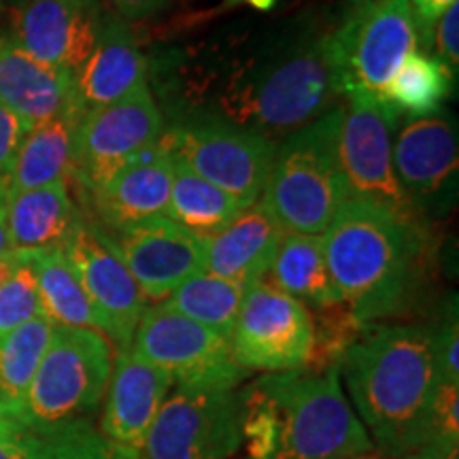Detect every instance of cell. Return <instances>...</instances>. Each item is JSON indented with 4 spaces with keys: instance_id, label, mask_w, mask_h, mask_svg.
Wrapping results in <instances>:
<instances>
[{
    "instance_id": "cell-35",
    "label": "cell",
    "mask_w": 459,
    "mask_h": 459,
    "mask_svg": "<svg viewBox=\"0 0 459 459\" xmlns=\"http://www.w3.org/2000/svg\"><path fill=\"white\" fill-rule=\"evenodd\" d=\"M428 54L440 60L457 77L459 68V4H453L434 22L429 30Z\"/></svg>"
},
{
    "instance_id": "cell-14",
    "label": "cell",
    "mask_w": 459,
    "mask_h": 459,
    "mask_svg": "<svg viewBox=\"0 0 459 459\" xmlns=\"http://www.w3.org/2000/svg\"><path fill=\"white\" fill-rule=\"evenodd\" d=\"M62 254L99 315L100 334L111 338L117 351H128L147 300L105 230L79 215Z\"/></svg>"
},
{
    "instance_id": "cell-36",
    "label": "cell",
    "mask_w": 459,
    "mask_h": 459,
    "mask_svg": "<svg viewBox=\"0 0 459 459\" xmlns=\"http://www.w3.org/2000/svg\"><path fill=\"white\" fill-rule=\"evenodd\" d=\"M28 130H30V126L0 102V183L9 186L11 170H13L15 158Z\"/></svg>"
},
{
    "instance_id": "cell-15",
    "label": "cell",
    "mask_w": 459,
    "mask_h": 459,
    "mask_svg": "<svg viewBox=\"0 0 459 459\" xmlns=\"http://www.w3.org/2000/svg\"><path fill=\"white\" fill-rule=\"evenodd\" d=\"M145 300L164 302L187 279L204 273V238L166 217L107 232Z\"/></svg>"
},
{
    "instance_id": "cell-32",
    "label": "cell",
    "mask_w": 459,
    "mask_h": 459,
    "mask_svg": "<svg viewBox=\"0 0 459 459\" xmlns=\"http://www.w3.org/2000/svg\"><path fill=\"white\" fill-rule=\"evenodd\" d=\"M39 315H43V308L37 279L26 257L20 255L15 273L0 285V341Z\"/></svg>"
},
{
    "instance_id": "cell-22",
    "label": "cell",
    "mask_w": 459,
    "mask_h": 459,
    "mask_svg": "<svg viewBox=\"0 0 459 459\" xmlns=\"http://www.w3.org/2000/svg\"><path fill=\"white\" fill-rule=\"evenodd\" d=\"M0 102L34 128L74 105V74L32 57L0 37Z\"/></svg>"
},
{
    "instance_id": "cell-41",
    "label": "cell",
    "mask_w": 459,
    "mask_h": 459,
    "mask_svg": "<svg viewBox=\"0 0 459 459\" xmlns=\"http://www.w3.org/2000/svg\"><path fill=\"white\" fill-rule=\"evenodd\" d=\"M7 237V194H0V257L9 254Z\"/></svg>"
},
{
    "instance_id": "cell-40",
    "label": "cell",
    "mask_w": 459,
    "mask_h": 459,
    "mask_svg": "<svg viewBox=\"0 0 459 459\" xmlns=\"http://www.w3.org/2000/svg\"><path fill=\"white\" fill-rule=\"evenodd\" d=\"M389 459H459V446L451 445H426L415 451L402 453Z\"/></svg>"
},
{
    "instance_id": "cell-7",
    "label": "cell",
    "mask_w": 459,
    "mask_h": 459,
    "mask_svg": "<svg viewBox=\"0 0 459 459\" xmlns=\"http://www.w3.org/2000/svg\"><path fill=\"white\" fill-rule=\"evenodd\" d=\"M338 132V162L349 198L419 221L417 204L404 192L394 169V132L400 115L387 102L364 91H347Z\"/></svg>"
},
{
    "instance_id": "cell-29",
    "label": "cell",
    "mask_w": 459,
    "mask_h": 459,
    "mask_svg": "<svg viewBox=\"0 0 459 459\" xmlns=\"http://www.w3.org/2000/svg\"><path fill=\"white\" fill-rule=\"evenodd\" d=\"M56 324L39 315L0 341V417H13L48 351Z\"/></svg>"
},
{
    "instance_id": "cell-27",
    "label": "cell",
    "mask_w": 459,
    "mask_h": 459,
    "mask_svg": "<svg viewBox=\"0 0 459 459\" xmlns=\"http://www.w3.org/2000/svg\"><path fill=\"white\" fill-rule=\"evenodd\" d=\"M37 279L43 315L56 325L100 332V321L62 249L20 254Z\"/></svg>"
},
{
    "instance_id": "cell-10",
    "label": "cell",
    "mask_w": 459,
    "mask_h": 459,
    "mask_svg": "<svg viewBox=\"0 0 459 459\" xmlns=\"http://www.w3.org/2000/svg\"><path fill=\"white\" fill-rule=\"evenodd\" d=\"M130 351L169 372L175 385L234 389L247 372L234 361L230 341L162 302L145 308Z\"/></svg>"
},
{
    "instance_id": "cell-26",
    "label": "cell",
    "mask_w": 459,
    "mask_h": 459,
    "mask_svg": "<svg viewBox=\"0 0 459 459\" xmlns=\"http://www.w3.org/2000/svg\"><path fill=\"white\" fill-rule=\"evenodd\" d=\"M243 209L247 206L240 204L237 198L211 186L187 166L172 160L170 196L164 213L166 220L177 223L194 237L206 240L230 226Z\"/></svg>"
},
{
    "instance_id": "cell-42",
    "label": "cell",
    "mask_w": 459,
    "mask_h": 459,
    "mask_svg": "<svg viewBox=\"0 0 459 459\" xmlns=\"http://www.w3.org/2000/svg\"><path fill=\"white\" fill-rule=\"evenodd\" d=\"M230 3H245L257 11H271L277 0H230Z\"/></svg>"
},
{
    "instance_id": "cell-38",
    "label": "cell",
    "mask_w": 459,
    "mask_h": 459,
    "mask_svg": "<svg viewBox=\"0 0 459 459\" xmlns=\"http://www.w3.org/2000/svg\"><path fill=\"white\" fill-rule=\"evenodd\" d=\"M412 13L417 17L419 32H421V51L428 54V43H429V30H432L434 22L438 20L445 11H449L453 4H457V0H409Z\"/></svg>"
},
{
    "instance_id": "cell-5",
    "label": "cell",
    "mask_w": 459,
    "mask_h": 459,
    "mask_svg": "<svg viewBox=\"0 0 459 459\" xmlns=\"http://www.w3.org/2000/svg\"><path fill=\"white\" fill-rule=\"evenodd\" d=\"M113 368L111 342L100 332L56 325L15 419L30 432L83 421L100 406Z\"/></svg>"
},
{
    "instance_id": "cell-4",
    "label": "cell",
    "mask_w": 459,
    "mask_h": 459,
    "mask_svg": "<svg viewBox=\"0 0 459 459\" xmlns=\"http://www.w3.org/2000/svg\"><path fill=\"white\" fill-rule=\"evenodd\" d=\"M342 107L290 134L277 147L262 203L285 234L324 237L347 187L338 162Z\"/></svg>"
},
{
    "instance_id": "cell-24",
    "label": "cell",
    "mask_w": 459,
    "mask_h": 459,
    "mask_svg": "<svg viewBox=\"0 0 459 459\" xmlns=\"http://www.w3.org/2000/svg\"><path fill=\"white\" fill-rule=\"evenodd\" d=\"M82 117L79 108L71 107L68 111L28 130L11 170L9 194L68 181L73 169L74 132Z\"/></svg>"
},
{
    "instance_id": "cell-9",
    "label": "cell",
    "mask_w": 459,
    "mask_h": 459,
    "mask_svg": "<svg viewBox=\"0 0 459 459\" xmlns=\"http://www.w3.org/2000/svg\"><path fill=\"white\" fill-rule=\"evenodd\" d=\"M342 66L344 94L364 91L381 99L383 90L415 51L421 32L409 0H370L344 17L332 32Z\"/></svg>"
},
{
    "instance_id": "cell-30",
    "label": "cell",
    "mask_w": 459,
    "mask_h": 459,
    "mask_svg": "<svg viewBox=\"0 0 459 459\" xmlns=\"http://www.w3.org/2000/svg\"><path fill=\"white\" fill-rule=\"evenodd\" d=\"M245 294L247 287L204 271L177 287L162 304L230 341Z\"/></svg>"
},
{
    "instance_id": "cell-19",
    "label": "cell",
    "mask_w": 459,
    "mask_h": 459,
    "mask_svg": "<svg viewBox=\"0 0 459 459\" xmlns=\"http://www.w3.org/2000/svg\"><path fill=\"white\" fill-rule=\"evenodd\" d=\"M394 169L415 204L438 196L457 175L455 122L445 111L411 117L394 141Z\"/></svg>"
},
{
    "instance_id": "cell-43",
    "label": "cell",
    "mask_w": 459,
    "mask_h": 459,
    "mask_svg": "<svg viewBox=\"0 0 459 459\" xmlns=\"http://www.w3.org/2000/svg\"><path fill=\"white\" fill-rule=\"evenodd\" d=\"M338 3H341V7H342L344 11H347V13H351V11L359 9L361 4L370 3V0H338Z\"/></svg>"
},
{
    "instance_id": "cell-2",
    "label": "cell",
    "mask_w": 459,
    "mask_h": 459,
    "mask_svg": "<svg viewBox=\"0 0 459 459\" xmlns=\"http://www.w3.org/2000/svg\"><path fill=\"white\" fill-rule=\"evenodd\" d=\"M338 359L355 415L389 457L423 446L436 375L426 325H366Z\"/></svg>"
},
{
    "instance_id": "cell-16",
    "label": "cell",
    "mask_w": 459,
    "mask_h": 459,
    "mask_svg": "<svg viewBox=\"0 0 459 459\" xmlns=\"http://www.w3.org/2000/svg\"><path fill=\"white\" fill-rule=\"evenodd\" d=\"M99 0H26L15 17V41L45 65L77 73L99 43Z\"/></svg>"
},
{
    "instance_id": "cell-3",
    "label": "cell",
    "mask_w": 459,
    "mask_h": 459,
    "mask_svg": "<svg viewBox=\"0 0 459 459\" xmlns=\"http://www.w3.org/2000/svg\"><path fill=\"white\" fill-rule=\"evenodd\" d=\"M330 277L361 325L394 317L417 291L423 255L421 221L347 198L324 232Z\"/></svg>"
},
{
    "instance_id": "cell-28",
    "label": "cell",
    "mask_w": 459,
    "mask_h": 459,
    "mask_svg": "<svg viewBox=\"0 0 459 459\" xmlns=\"http://www.w3.org/2000/svg\"><path fill=\"white\" fill-rule=\"evenodd\" d=\"M455 79V74L434 56L415 51L389 79L381 100L398 115L428 117L440 111L443 102L451 96Z\"/></svg>"
},
{
    "instance_id": "cell-37",
    "label": "cell",
    "mask_w": 459,
    "mask_h": 459,
    "mask_svg": "<svg viewBox=\"0 0 459 459\" xmlns=\"http://www.w3.org/2000/svg\"><path fill=\"white\" fill-rule=\"evenodd\" d=\"M34 438L15 419L0 417V459H32Z\"/></svg>"
},
{
    "instance_id": "cell-18",
    "label": "cell",
    "mask_w": 459,
    "mask_h": 459,
    "mask_svg": "<svg viewBox=\"0 0 459 459\" xmlns=\"http://www.w3.org/2000/svg\"><path fill=\"white\" fill-rule=\"evenodd\" d=\"M172 183V158L160 145L132 158L105 186L90 194L105 232L164 217Z\"/></svg>"
},
{
    "instance_id": "cell-17",
    "label": "cell",
    "mask_w": 459,
    "mask_h": 459,
    "mask_svg": "<svg viewBox=\"0 0 459 459\" xmlns=\"http://www.w3.org/2000/svg\"><path fill=\"white\" fill-rule=\"evenodd\" d=\"M175 383L169 372L130 351H119L107 383L100 432L115 443L143 451L149 429Z\"/></svg>"
},
{
    "instance_id": "cell-33",
    "label": "cell",
    "mask_w": 459,
    "mask_h": 459,
    "mask_svg": "<svg viewBox=\"0 0 459 459\" xmlns=\"http://www.w3.org/2000/svg\"><path fill=\"white\" fill-rule=\"evenodd\" d=\"M459 446V383H436L423 419V446Z\"/></svg>"
},
{
    "instance_id": "cell-1",
    "label": "cell",
    "mask_w": 459,
    "mask_h": 459,
    "mask_svg": "<svg viewBox=\"0 0 459 459\" xmlns=\"http://www.w3.org/2000/svg\"><path fill=\"white\" fill-rule=\"evenodd\" d=\"M238 398L249 459H353L375 451L338 366L262 377Z\"/></svg>"
},
{
    "instance_id": "cell-45",
    "label": "cell",
    "mask_w": 459,
    "mask_h": 459,
    "mask_svg": "<svg viewBox=\"0 0 459 459\" xmlns=\"http://www.w3.org/2000/svg\"><path fill=\"white\" fill-rule=\"evenodd\" d=\"M0 194H9V186H7V183H0Z\"/></svg>"
},
{
    "instance_id": "cell-31",
    "label": "cell",
    "mask_w": 459,
    "mask_h": 459,
    "mask_svg": "<svg viewBox=\"0 0 459 459\" xmlns=\"http://www.w3.org/2000/svg\"><path fill=\"white\" fill-rule=\"evenodd\" d=\"M32 459H145L143 451L107 438L88 419L48 432H32Z\"/></svg>"
},
{
    "instance_id": "cell-25",
    "label": "cell",
    "mask_w": 459,
    "mask_h": 459,
    "mask_svg": "<svg viewBox=\"0 0 459 459\" xmlns=\"http://www.w3.org/2000/svg\"><path fill=\"white\" fill-rule=\"evenodd\" d=\"M264 281L296 298L307 308L313 307L324 311L342 304L325 262L324 237L283 234L271 271Z\"/></svg>"
},
{
    "instance_id": "cell-6",
    "label": "cell",
    "mask_w": 459,
    "mask_h": 459,
    "mask_svg": "<svg viewBox=\"0 0 459 459\" xmlns=\"http://www.w3.org/2000/svg\"><path fill=\"white\" fill-rule=\"evenodd\" d=\"M344 96L342 66L332 34L279 62L247 91L240 117L264 136L294 134L319 119Z\"/></svg>"
},
{
    "instance_id": "cell-12",
    "label": "cell",
    "mask_w": 459,
    "mask_h": 459,
    "mask_svg": "<svg viewBox=\"0 0 459 459\" xmlns=\"http://www.w3.org/2000/svg\"><path fill=\"white\" fill-rule=\"evenodd\" d=\"M169 156L249 206L262 198L274 160L273 139L234 126H186L160 141Z\"/></svg>"
},
{
    "instance_id": "cell-8",
    "label": "cell",
    "mask_w": 459,
    "mask_h": 459,
    "mask_svg": "<svg viewBox=\"0 0 459 459\" xmlns=\"http://www.w3.org/2000/svg\"><path fill=\"white\" fill-rule=\"evenodd\" d=\"M243 445L234 389L172 385L143 445L145 459H230Z\"/></svg>"
},
{
    "instance_id": "cell-21",
    "label": "cell",
    "mask_w": 459,
    "mask_h": 459,
    "mask_svg": "<svg viewBox=\"0 0 459 459\" xmlns=\"http://www.w3.org/2000/svg\"><path fill=\"white\" fill-rule=\"evenodd\" d=\"M147 62L122 20H102L100 37L74 73V105L85 115L119 102L145 83Z\"/></svg>"
},
{
    "instance_id": "cell-13",
    "label": "cell",
    "mask_w": 459,
    "mask_h": 459,
    "mask_svg": "<svg viewBox=\"0 0 459 459\" xmlns=\"http://www.w3.org/2000/svg\"><path fill=\"white\" fill-rule=\"evenodd\" d=\"M162 117L152 91L143 85L113 105L85 113L74 132L73 169L85 196L105 186L132 158L158 145Z\"/></svg>"
},
{
    "instance_id": "cell-34",
    "label": "cell",
    "mask_w": 459,
    "mask_h": 459,
    "mask_svg": "<svg viewBox=\"0 0 459 459\" xmlns=\"http://www.w3.org/2000/svg\"><path fill=\"white\" fill-rule=\"evenodd\" d=\"M459 324L457 311L445 317L440 328L432 330V359L436 383H459Z\"/></svg>"
},
{
    "instance_id": "cell-44",
    "label": "cell",
    "mask_w": 459,
    "mask_h": 459,
    "mask_svg": "<svg viewBox=\"0 0 459 459\" xmlns=\"http://www.w3.org/2000/svg\"><path fill=\"white\" fill-rule=\"evenodd\" d=\"M26 0H0V11L3 9H20Z\"/></svg>"
},
{
    "instance_id": "cell-46",
    "label": "cell",
    "mask_w": 459,
    "mask_h": 459,
    "mask_svg": "<svg viewBox=\"0 0 459 459\" xmlns=\"http://www.w3.org/2000/svg\"><path fill=\"white\" fill-rule=\"evenodd\" d=\"M353 459H370V457H353Z\"/></svg>"
},
{
    "instance_id": "cell-23",
    "label": "cell",
    "mask_w": 459,
    "mask_h": 459,
    "mask_svg": "<svg viewBox=\"0 0 459 459\" xmlns=\"http://www.w3.org/2000/svg\"><path fill=\"white\" fill-rule=\"evenodd\" d=\"M79 220L68 183L28 189L7 196V237L13 254L62 249Z\"/></svg>"
},
{
    "instance_id": "cell-39",
    "label": "cell",
    "mask_w": 459,
    "mask_h": 459,
    "mask_svg": "<svg viewBox=\"0 0 459 459\" xmlns=\"http://www.w3.org/2000/svg\"><path fill=\"white\" fill-rule=\"evenodd\" d=\"M113 4L124 20L141 22L164 11L170 4V0H113Z\"/></svg>"
},
{
    "instance_id": "cell-11",
    "label": "cell",
    "mask_w": 459,
    "mask_h": 459,
    "mask_svg": "<svg viewBox=\"0 0 459 459\" xmlns=\"http://www.w3.org/2000/svg\"><path fill=\"white\" fill-rule=\"evenodd\" d=\"M313 315L285 291L266 281L247 290L230 349L243 370L279 375L307 368L313 355Z\"/></svg>"
},
{
    "instance_id": "cell-20",
    "label": "cell",
    "mask_w": 459,
    "mask_h": 459,
    "mask_svg": "<svg viewBox=\"0 0 459 459\" xmlns=\"http://www.w3.org/2000/svg\"><path fill=\"white\" fill-rule=\"evenodd\" d=\"M283 234L260 198L220 234L204 240V271L249 290L271 271Z\"/></svg>"
}]
</instances>
